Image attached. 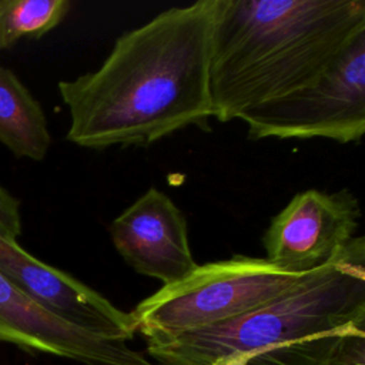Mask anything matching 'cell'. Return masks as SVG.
Masks as SVG:
<instances>
[{"mask_svg": "<svg viewBox=\"0 0 365 365\" xmlns=\"http://www.w3.org/2000/svg\"><path fill=\"white\" fill-rule=\"evenodd\" d=\"M215 0L170 7L123 33L96 70L61 80L66 138L80 147H147L190 125L210 130Z\"/></svg>", "mask_w": 365, "mask_h": 365, "instance_id": "6da1fadb", "label": "cell"}, {"mask_svg": "<svg viewBox=\"0 0 365 365\" xmlns=\"http://www.w3.org/2000/svg\"><path fill=\"white\" fill-rule=\"evenodd\" d=\"M365 31V0H215L211 114L221 123L318 80Z\"/></svg>", "mask_w": 365, "mask_h": 365, "instance_id": "7a4b0ae2", "label": "cell"}, {"mask_svg": "<svg viewBox=\"0 0 365 365\" xmlns=\"http://www.w3.org/2000/svg\"><path fill=\"white\" fill-rule=\"evenodd\" d=\"M354 327L365 328L362 235L272 299L220 324L147 339V351L160 365H238L261 351Z\"/></svg>", "mask_w": 365, "mask_h": 365, "instance_id": "3957f363", "label": "cell"}, {"mask_svg": "<svg viewBox=\"0 0 365 365\" xmlns=\"http://www.w3.org/2000/svg\"><path fill=\"white\" fill-rule=\"evenodd\" d=\"M302 275L265 258L234 255L198 265L190 275L143 299L131 315L145 339L201 329L241 315L292 287Z\"/></svg>", "mask_w": 365, "mask_h": 365, "instance_id": "277c9868", "label": "cell"}, {"mask_svg": "<svg viewBox=\"0 0 365 365\" xmlns=\"http://www.w3.org/2000/svg\"><path fill=\"white\" fill-rule=\"evenodd\" d=\"M252 140L359 143L365 133V31L312 84L240 115Z\"/></svg>", "mask_w": 365, "mask_h": 365, "instance_id": "5b68a950", "label": "cell"}, {"mask_svg": "<svg viewBox=\"0 0 365 365\" xmlns=\"http://www.w3.org/2000/svg\"><path fill=\"white\" fill-rule=\"evenodd\" d=\"M361 207L349 190L298 192L262 235L265 259L277 269L305 275L336 259L355 238Z\"/></svg>", "mask_w": 365, "mask_h": 365, "instance_id": "8992f818", "label": "cell"}, {"mask_svg": "<svg viewBox=\"0 0 365 365\" xmlns=\"http://www.w3.org/2000/svg\"><path fill=\"white\" fill-rule=\"evenodd\" d=\"M0 274L46 311L98 338L125 342L135 322L106 297L29 254L17 238L0 228Z\"/></svg>", "mask_w": 365, "mask_h": 365, "instance_id": "52a82bcc", "label": "cell"}, {"mask_svg": "<svg viewBox=\"0 0 365 365\" xmlns=\"http://www.w3.org/2000/svg\"><path fill=\"white\" fill-rule=\"evenodd\" d=\"M110 235L134 271L163 285L181 281L198 267L190 248L185 215L155 187L113 220Z\"/></svg>", "mask_w": 365, "mask_h": 365, "instance_id": "ba28073f", "label": "cell"}, {"mask_svg": "<svg viewBox=\"0 0 365 365\" xmlns=\"http://www.w3.org/2000/svg\"><path fill=\"white\" fill-rule=\"evenodd\" d=\"M0 342L84 365H160L125 342L98 338L41 308L0 274Z\"/></svg>", "mask_w": 365, "mask_h": 365, "instance_id": "9c48e42d", "label": "cell"}, {"mask_svg": "<svg viewBox=\"0 0 365 365\" xmlns=\"http://www.w3.org/2000/svg\"><path fill=\"white\" fill-rule=\"evenodd\" d=\"M0 143L17 158L41 161L51 134L41 104L23 81L0 64Z\"/></svg>", "mask_w": 365, "mask_h": 365, "instance_id": "30bf717a", "label": "cell"}, {"mask_svg": "<svg viewBox=\"0 0 365 365\" xmlns=\"http://www.w3.org/2000/svg\"><path fill=\"white\" fill-rule=\"evenodd\" d=\"M238 365H365V328L301 338L254 354Z\"/></svg>", "mask_w": 365, "mask_h": 365, "instance_id": "8fae6325", "label": "cell"}, {"mask_svg": "<svg viewBox=\"0 0 365 365\" xmlns=\"http://www.w3.org/2000/svg\"><path fill=\"white\" fill-rule=\"evenodd\" d=\"M68 0H0V50L21 38H41L68 14Z\"/></svg>", "mask_w": 365, "mask_h": 365, "instance_id": "7c38bea8", "label": "cell"}, {"mask_svg": "<svg viewBox=\"0 0 365 365\" xmlns=\"http://www.w3.org/2000/svg\"><path fill=\"white\" fill-rule=\"evenodd\" d=\"M0 228L17 238L21 234L20 201L0 184Z\"/></svg>", "mask_w": 365, "mask_h": 365, "instance_id": "4fadbf2b", "label": "cell"}]
</instances>
